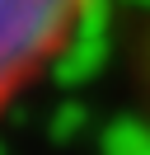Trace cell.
Segmentation results:
<instances>
[{
    "label": "cell",
    "mask_w": 150,
    "mask_h": 155,
    "mask_svg": "<svg viewBox=\"0 0 150 155\" xmlns=\"http://www.w3.org/2000/svg\"><path fill=\"white\" fill-rule=\"evenodd\" d=\"M94 0H0V117L70 52Z\"/></svg>",
    "instance_id": "obj_1"
},
{
    "label": "cell",
    "mask_w": 150,
    "mask_h": 155,
    "mask_svg": "<svg viewBox=\"0 0 150 155\" xmlns=\"http://www.w3.org/2000/svg\"><path fill=\"white\" fill-rule=\"evenodd\" d=\"M131 94H136V113H141V127L150 136V10L141 19L136 38H131Z\"/></svg>",
    "instance_id": "obj_2"
}]
</instances>
